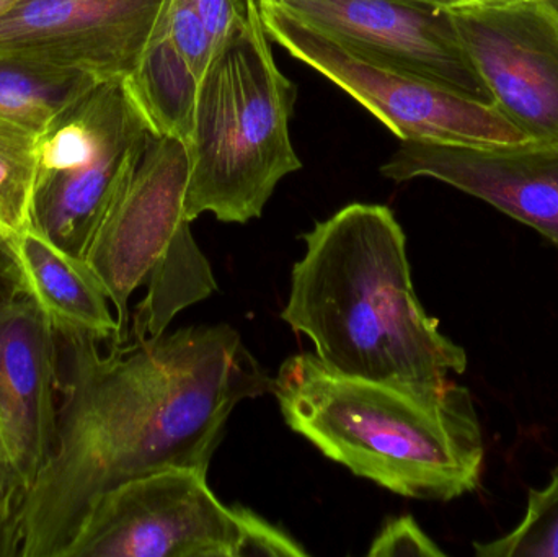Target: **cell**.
Returning <instances> with one entry per match:
<instances>
[{
	"instance_id": "obj_15",
	"label": "cell",
	"mask_w": 558,
	"mask_h": 557,
	"mask_svg": "<svg viewBox=\"0 0 558 557\" xmlns=\"http://www.w3.org/2000/svg\"><path fill=\"white\" fill-rule=\"evenodd\" d=\"M130 82L157 134L177 137L189 146L199 77L167 35L166 19Z\"/></svg>"
},
{
	"instance_id": "obj_3",
	"label": "cell",
	"mask_w": 558,
	"mask_h": 557,
	"mask_svg": "<svg viewBox=\"0 0 558 557\" xmlns=\"http://www.w3.org/2000/svg\"><path fill=\"white\" fill-rule=\"evenodd\" d=\"M274 392L288 427L354 476L407 499L449 502L481 487L485 444L471 391L374 382L289 356Z\"/></svg>"
},
{
	"instance_id": "obj_27",
	"label": "cell",
	"mask_w": 558,
	"mask_h": 557,
	"mask_svg": "<svg viewBox=\"0 0 558 557\" xmlns=\"http://www.w3.org/2000/svg\"><path fill=\"white\" fill-rule=\"evenodd\" d=\"M0 448H2V450H3L2 437H0ZM3 451H5V450H3ZM5 455H7V453H5ZM9 461H10V460H9Z\"/></svg>"
},
{
	"instance_id": "obj_19",
	"label": "cell",
	"mask_w": 558,
	"mask_h": 557,
	"mask_svg": "<svg viewBox=\"0 0 558 557\" xmlns=\"http://www.w3.org/2000/svg\"><path fill=\"white\" fill-rule=\"evenodd\" d=\"M166 28L180 55L202 78L215 52V39L195 0H169Z\"/></svg>"
},
{
	"instance_id": "obj_20",
	"label": "cell",
	"mask_w": 558,
	"mask_h": 557,
	"mask_svg": "<svg viewBox=\"0 0 558 557\" xmlns=\"http://www.w3.org/2000/svg\"><path fill=\"white\" fill-rule=\"evenodd\" d=\"M367 556L441 557L446 556V553L420 529L413 517L403 516L387 520L386 525L371 543Z\"/></svg>"
},
{
	"instance_id": "obj_23",
	"label": "cell",
	"mask_w": 558,
	"mask_h": 557,
	"mask_svg": "<svg viewBox=\"0 0 558 557\" xmlns=\"http://www.w3.org/2000/svg\"><path fill=\"white\" fill-rule=\"evenodd\" d=\"M195 3L211 32L215 48L247 15V0H195Z\"/></svg>"
},
{
	"instance_id": "obj_8",
	"label": "cell",
	"mask_w": 558,
	"mask_h": 557,
	"mask_svg": "<svg viewBox=\"0 0 558 557\" xmlns=\"http://www.w3.org/2000/svg\"><path fill=\"white\" fill-rule=\"evenodd\" d=\"M258 5L271 41L347 92L400 141L468 147L530 141L495 105L366 61L271 0Z\"/></svg>"
},
{
	"instance_id": "obj_12",
	"label": "cell",
	"mask_w": 558,
	"mask_h": 557,
	"mask_svg": "<svg viewBox=\"0 0 558 557\" xmlns=\"http://www.w3.org/2000/svg\"><path fill=\"white\" fill-rule=\"evenodd\" d=\"M380 172L393 182L435 179L454 186L558 247V141L494 147L402 141Z\"/></svg>"
},
{
	"instance_id": "obj_17",
	"label": "cell",
	"mask_w": 558,
	"mask_h": 557,
	"mask_svg": "<svg viewBox=\"0 0 558 557\" xmlns=\"http://www.w3.org/2000/svg\"><path fill=\"white\" fill-rule=\"evenodd\" d=\"M38 134L0 117V232L12 239L29 229Z\"/></svg>"
},
{
	"instance_id": "obj_7",
	"label": "cell",
	"mask_w": 558,
	"mask_h": 557,
	"mask_svg": "<svg viewBox=\"0 0 558 557\" xmlns=\"http://www.w3.org/2000/svg\"><path fill=\"white\" fill-rule=\"evenodd\" d=\"M206 474L169 468L114 487L97 500L64 557L307 556L245 507H228Z\"/></svg>"
},
{
	"instance_id": "obj_14",
	"label": "cell",
	"mask_w": 558,
	"mask_h": 557,
	"mask_svg": "<svg viewBox=\"0 0 558 557\" xmlns=\"http://www.w3.org/2000/svg\"><path fill=\"white\" fill-rule=\"evenodd\" d=\"M13 245L32 296L59 334H88L108 346L117 343L113 304L87 261L65 254L32 228Z\"/></svg>"
},
{
	"instance_id": "obj_6",
	"label": "cell",
	"mask_w": 558,
	"mask_h": 557,
	"mask_svg": "<svg viewBox=\"0 0 558 557\" xmlns=\"http://www.w3.org/2000/svg\"><path fill=\"white\" fill-rule=\"evenodd\" d=\"M154 133L130 77L97 82L38 134L29 228L87 261Z\"/></svg>"
},
{
	"instance_id": "obj_2",
	"label": "cell",
	"mask_w": 558,
	"mask_h": 557,
	"mask_svg": "<svg viewBox=\"0 0 558 557\" xmlns=\"http://www.w3.org/2000/svg\"><path fill=\"white\" fill-rule=\"evenodd\" d=\"M281 319L327 368L374 382L438 383L468 368L413 288L392 209L351 203L304 235Z\"/></svg>"
},
{
	"instance_id": "obj_5",
	"label": "cell",
	"mask_w": 558,
	"mask_h": 557,
	"mask_svg": "<svg viewBox=\"0 0 558 557\" xmlns=\"http://www.w3.org/2000/svg\"><path fill=\"white\" fill-rule=\"evenodd\" d=\"M189 153L154 133L101 225L87 264L104 284L124 346L167 332L183 310L218 290L185 209Z\"/></svg>"
},
{
	"instance_id": "obj_13",
	"label": "cell",
	"mask_w": 558,
	"mask_h": 557,
	"mask_svg": "<svg viewBox=\"0 0 558 557\" xmlns=\"http://www.w3.org/2000/svg\"><path fill=\"white\" fill-rule=\"evenodd\" d=\"M61 339L33 296L0 304V437L26 489L56 447Z\"/></svg>"
},
{
	"instance_id": "obj_11",
	"label": "cell",
	"mask_w": 558,
	"mask_h": 557,
	"mask_svg": "<svg viewBox=\"0 0 558 557\" xmlns=\"http://www.w3.org/2000/svg\"><path fill=\"white\" fill-rule=\"evenodd\" d=\"M169 0H19L0 16V56L130 77Z\"/></svg>"
},
{
	"instance_id": "obj_24",
	"label": "cell",
	"mask_w": 558,
	"mask_h": 557,
	"mask_svg": "<svg viewBox=\"0 0 558 557\" xmlns=\"http://www.w3.org/2000/svg\"><path fill=\"white\" fill-rule=\"evenodd\" d=\"M446 12H464V10L497 9V7L514 5L530 0H420Z\"/></svg>"
},
{
	"instance_id": "obj_9",
	"label": "cell",
	"mask_w": 558,
	"mask_h": 557,
	"mask_svg": "<svg viewBox=\"0 0 558 557\" xmlns=\"http://www.w3.org/2000/svg\"><path fill=\"white\" fill-rule=\"evenodd\" d=\"M366 61L495 105L451 13L420 0H271Z\"/></svg>"
},
{
	"instance_id": "obj_4",
	"label": "cell",
	"mask_w": 558,
	"mask_h": 557,
	"mask_svg": "<svg viewBox=\"0 0 558 557\" xmlns=\"http://www.w3.org/2000/svg\"><path fill=\"white\" fill-rule=\"evenodd\" d=\"M258 0L221 39L199 78L189 153L190 221L211 213L221 222L260 218L275 189L298 172L289 120L295 88L279 71Z\"/></svg>"
},
{
	"instance_id": "obj_22",
	"label": "cell",
	"mask_w": 558,
	"mask_h": 557,
	"mask_svg": "<svg viewBox=\"0 0 558 557\" xmlns=\"http://www.w3.org/2000/svg\"><path fill=\"white\" fill-rule=\"evenodd\" d=\"M25 491L0 493V557H20Z\"/></svg>"
},
{
	"instance_id": "obj_10",
	"label": "cell",
	"mask_w": 558,
	"mask_h": 557,
	"mask_svg": "<svg viewBox=\"0 0 558 557\" xmlns=\"http://www.w3.org/2000/svg\"><path fill=\"white\" fill-rule=\"evenodd\" d=\"M495 107L530 141H558V0L452 12Z\"/></svg>"
},
{
	"instance_id": "obj_18",
	"label": "cell",
	"mask_w": 558,
	"mask_h": 557,
	"mask_svg": "<svg viewBox=\"0 0 558 557\" xmlns=\"http://www.w3.org/2000/svg\"><path fill=\"white\" fill-rule=\"evenodd\" d=\"M478 557H558V468L549 484L533 489L524 519L507 535L487 543H474Z\"/></svg>"
},
{
	"instance_id": "obj_16",
	"label": "cell",
	"mask_w": 558,
	"mask_h": 557,
	"mask_svg": "<svg viewBox=\"0 0 558 557\" xmlns=\"http://www.w3.org/2000/svg\"><path fill=\"white\" fill-rule=\"evenodd\" d=\"M100 81L78 69L0 56V117L39 134Z\"/></svg>"
},
{
	"instance_id": "obj_25",
	"label": "cell",
	"mask_w": 558,
	"mask_h": 557,
	"mask_svg": "<svg viewBox=\"0 0 558 557\" xmlns=\"http://www.w3.org/2000/svg\"><path fill=\"white\" fill-rule=\"evenodd\" d=\"M12 491H26V486L7 458L5 451L0 448V493Z\"/></svg>"
},
{
	"instance_id": "obj_21",
	"label": "cell",
	"mask_w": 558,
	"mask_h": 557,
	"mask_svg": "<svg viewBox=\"0 0 558 557\" xmlns=\"http://www.w3.org/2000/svg\"><path fill=\"white\" fill-rule=\"evenodd\" d=\"M22 296H32L28 278L12 239L0 232V304Z\"/></svg>"
},
{
	"instance_id": "obj_1",
	"label": "cell",
	"mask_w": 558,
	"mask_h": 557,
	"mask_svg": "<svg viewBox=\"0 0 558 557\" xmlns=\"http://www.w3.org/2000/svg\"><path fill=\"white\" fill-rule=\"evenodd\" d=\"M59 339L58 437L23 496L20 557H64L94 504L128 481L169 468L208 473L232 411L274 389L228 324L108 353L88 334Z\"/></svg>"
},
{
	"instance_id": "obj_26",
	"label": "cell",
	"mask_w": 558,
	"mask_h": 557,
	"mask_svg": "<svg viewBox=\"0 0 558 557\" xmlns=\"http://www.w3.org/2000/svg\"><path fill=\"white\" fill-rule=\"evenodd\" d=\"M16 2H19V0H0V16L9 12Z\"/></svg>"
}]
</instances>
